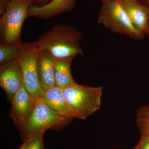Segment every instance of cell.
Instances as JSON below:
<instances>
[{
    "instance_id": "18",
    "label": "cell",
    "mask_w": 149,
    "mask_h": 149,
    "mask_svg": "<svg viewBox=\"0 0 149 149\" xmlns=\"http://www.w3.org/2000/svg\"><path fill=\"white\" fill-rule=\"evenodd\" d=\"M136 116L148 117L149 116V104L139 107L137 110Z\"/></svg>"
},
{
    "instance_id": "15",
    "label": "cell",
    "mask_w": 149,
    "mask_h": 149,
    "mask_svg": "<svg viewBox=\"0 0 149 149\" xmlns=\"http://www.w3.org/2000/svg\"><path fill=\"white\" fill-rule=\"evenodd\" d=\"M45 130H42L32 138L24 141V149H45L44 146L43 136Z\"/></svg>"
},
{
    "instance_id": "26",
    "label": "cell",
    "mask_w": 149,
    "mask_h": 149,
    "mask_svg": "<svg viewBox=\"0 0 149 149\" xmlns=\"http://www.w3.org/2000/svg\"></svg>"
},
{
    "instance_id": "19",
    "label": "cell",
    "mask_w": 149,
    "mask_h": 149,
    "mask_svg": "<svg viewBox=\"0 0 149 149\" xmlns=\"http://www.w3.org/2000/svg\"><path fill=\"white\" fill-rule=\"evenodd\" d=\"M8 0H0V15H2L5 12L6 7Z\"/></svg>"
},
{
    "instance_id": "12",
    "label": "cell",
    "mask_w": 149,
    "mask_h": 149,
    "mask_svg": "<svg viewBox=\"0 0 149 149\" xmlns=\"http://www.w3.org/2000/svg\"><path fill=\"white\" fill-rule=\"evenodd\" d=\"M135 27L146 34L149 29V12L138 0H118Z\"/></svg>"
},
{
    "instance_id": "21",
    "label": "cell",
    "mask_w": 149,
    "mask_h": 149,
    "mask_svg": "<svg viewBox=\"0 0 149 149\" xmlns=\"http://www.w3.org/2000/svg\"><path fill=\"white\" fill-rule=\"evenodd\" d=\"M140 3L144 6L146 7L148 10L149 12V0H138ZM148 26L149 28V15L148 20Z\"/></svg>"
},
{
    "instance_id": "20",
    "label": "cell",
    "mask_w": 149,
    "mask_h": 149,
    "mask_svg": "<svg viewBox=\"0 0 149 149\" xmlns=\"http://www.w3.org/2000/svg\"><path fill=\"white\" fill-rule=\"evenodd\" d=\"M53 0H37L35 5L38 6H42L44 5L47 4L48 3L50 2Z\"/></svg>"
},
{
    "instance_id": "22",
    "label": "cell",
    "mask_w": 149,
    "mask_h": 149,
    "mask_svg": "<svg viewBox=\"0 0 149 149\" xmlns=\"http://www.w3.org/2000/svg\"><path fill=\"white\" fill-rule=\"evenodd\" d=\"M25 143L24 141L23 142V143L22 144V145L20 146V147H19V148L18 149H24V146H25Z\"/></svg>"
},
{
    "instance_id": "1",
    "label": "cell",
    "mask_w": 149,
    "mask_h": 149,
    "mask_svg": "<svg viewBox=\"0 0 149 149\" xmlns=\"http://www.w3.org/2000/svg\"><path fill=\"white\" fill-rule=\"evenodd\" d=\"M82 33L67 24H56L33 44L38 51H47L55 59L74 58L83 54L80 45Z\"/></svg>"
},
{
    "instance_id": "7",
    "label": "cell",
    "mask_w": 149,
    "mask_h": 149,
    "mask_svg": "<svg viewBox=\"0 0 149 149\" xmlns=\"http://www.w3.org/2000/svg\"><path fill=\"white\" fill-rule=\"evenodd\" d=\"M37 99L31 95L22 83L21 87L10 100V117L19 130L35 107Z\"/></svg>"
},
{
    "instance_id": "11",
    "label": "cell",
    "mask_w": 149,
    "mask_h": 149,
    "mask_svg": "<svg viewBox=\"0 0 149 149\" xmlns=\"http://www.w3.org/2000/svg\"><path fill=\"white\" fill-rule=\"evenodd\" d=\"M42 98L56 113L70 119L75 118L74 113L67 102L63 89L55 86L44 91Z\"/></svg>"
},
{
    "instance_id": "2",
    "label": "cell",
    "mask_w": 149,
    "mask_h": 149,
    "mask_svg": "<svg viewBox=\"0 0 149 149\" xmlns=\"http://www.w3.org/2000/svg\"><path fill=\"white\" fill-rule=\"evenodd\" d=\"M65 97L75 118L85 120L100 108L102 87L76 83L63 89Z\"/></svg>"
},
{
    "instance_id": "3",
    "label": "cell",
    "mask_w": 149,
    "mask_h": 149,
    "mask_svg": "<svg viewBox=\"0 0 149 149\" xmlns=\"http://www.w3.org/2000/svg\"><path fill=\"white\" fill-rule=\"evenodd\" d=\"M34 3L32 0H8L5 12L0 18L1 44H22L21 40L22 25L28 17L29 6Z\"/></svg>"
},
{
    "instance_id": "13",
    "label": "cell",
    "mask_w": 149,
    "mask_h": 149,
    "mask_svg": "<svg viewBox=\"0 0 149 149\" xmlns=\"http://www.w3.org/2000/svg\"><path fill=\"white\" fill-rule=\"evenodd\" d=\"M73 58L55 59V60L56 86L63 90L77 83L72 77L70 70Z\"/></svg>"
},
{
    "instance_id": "9",
    "label": "cell",
    "mask_w": 149,
    "mask_h": 149,
    "mask_svg": "<svg viewBox=\"0 0 149 149\" xmlns=\"http://www.w3.org/2000/svg\"><path fill=\"white\" fill-rule=\"evenodd\" d=\"M55 60L52 54L47 51H38L37 68L39 83L44 91L56 86Z\"/></svg>"
},
{
    "instance_id": "24",
    "label": "cell",
    "mask_w": 149,
    "mask_h": 149,
    "mask_svg": "<svg viewBox=\"0 0 149 149\" xmlns=\"http://www.w3.org/2000/svg\"><path fill=\"white\" fill-rule=\"evenodd\" d=\"M102 2L107 1H110V0H101Z\"/></svg>"
},
{
    "instance_id": "16",
    "label": "cell",
    "mask_w": 149,
    "mask_h": 149,
    "mask_svg": "<svg viewBox=\"0 0 149 149\" xmlns=\"http://www.w3.org/2000/svg\"><path fill=\"white\" fill-rule=\"evenodd\" d=\"M136 124L141 135L149 134V116H136Z\"/></svg>"
},
{
    "instance_id": "6",
    "label": "cell",
    "mask_w": 149,
    "mask_h": 149,
    "mask_svg": "<svg viewBox=\"0 0 149 149\" xmlns=\"http://www.w3.org/2000/svg\"><path fill=\"white\" fill-rule=\"evenodd\" d=\"M38 52L33 42L26 43L21 55L17 59L21 67L24 87L28 93L37 99L42 98L44 92L40 86L37 74Z\"/></svg>"
},
{
    "instance_id": "25",
    "label": "cell",
    "mask_w": 149,
    "mask_h": 149,
    "mask_svg": "<svg viewBox=\"0 0 149 149\" xmlns=\"http://www.w3.org/2000/svg\"><path fill=\"white\" fill-rule=\"evenodd\" d=\"M32 1H33V2H34V3H35L36 2V1H37V0H32Z\"/></svg>"
},
{
    "instance_id": "14",
    "label": "cell",
    "mask_w": 149,
    "mask_h": 149,
    "mask_svg": "<svg viewBox=\"0 0 149 149\" xmlns=\"http://www.w3.org/2000/svg\"><path fill=\"white\" fill-rule=\"evenodd\" d=\"M24 44L0 45V64L15 60L20 56L24 47Z\"/></svg>"
},
{
    "instance_id": "10",
    "label": "cell",
    "mask_w": 149,
    "mask_h": 149,
    "mask_svg": "<svg viewBox=\"0 0 149 149\" xmlns=\"http://www.w3.org/2000/svg\"><path fill=\"white\" fill-rule=\"evenodd\" d=\"M76 0H53L47 4L29 6L28 17H34L47 19L72 10Z\"/></svg>"
},
{
    "instance_id": "5",
    "label": "cell",
    "mask_w": 149,
    "mask_h": 149,
    "mask_svg": "<svg viewBox=\"0 0 149 149\" xmlns=\"http://www.w3.org/2000/svg\"><path fill=\"white\" fill-rule=\"evenodd\" d=\"M69 119L56 113L41 98L37 99L35 107L19 130L22 139L26 141L42 130L57 128Z\"/></svg>"
},
{
    "instance_id": "23",
    "label": "cell",
    "mask_w": 149,
    "mask_h": 149,
    "mask_svg": "<svg viewBox=\"0 0 149 149\" xmlns=\"http://www.w3.org/2000/svg\"><path fill=\"white\" fill-rule=\"evenodd\" d=\"M146 34H147V35H148L149 37V29L148 30V31H147L146 33Z\"/></svg>"
},
{
    "instance_id": "8",
    "label": "cell",
    "mask_w": 149,
    "mask_h": 149,
    "mask_svg": "<svg viewBox=\"0 0 149 149\" xmlns=\"http://www.w3.org/2000/svg\"><path fill=\"white\" fill-rule=\"evenodd\" d=\"M23 83L22 72L17 60L1 65L0 86L10 101Z\"/></svg>"
},
{
    "instance_id": "4",
    "label": "cell",
    "mask_w": 149,
    "mask_h": 149,
    "mask_svg": "<svg viewBox=\"0 0 149 149\" xmlns=\"http://www.w3.org/2000/svg\"><path fill=\"white\" fill-rule=\"evenodd\" d=\"M98 22L112 32L141 40L145 34L136 28L118 0L102 2Z\"/></svg>"
},
{
    "instance_id": "17",
    "label": "cell",
    "mask_w": 149,
    "mask_h": 149,
    "mask_svg": "<svg viewBox=\"0 0 149 149\" xmlns=\"http://www.w3.org/2000/svg\"><path fill=\"white\" fill-rule=\"evenodd\" d=\"M133 149H149V134L141 135L139 143Z\"/></svg>"
}]
</instances>
